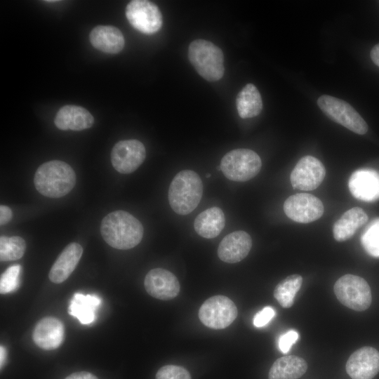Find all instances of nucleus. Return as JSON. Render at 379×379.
Returning <instances> with one entry per match:
<instances>
[{"label":"nucleus","instance_id":"f257e3e1","mask_svg":"<svg viewBox=\"0 0 379 379\" xmlns=\"http://www.w3.org/2000/svg\"><path fill=\"white\" fill-rule=\"evenodd\" d=\"M100 233L110 246L128 250L140 244L144 233L141 222L131 213L124 211H115L103 218Z\"/></svg>","mask_w":379,"mask_h":379},{"label":"nucleus","instance_id":"f03ea898","mask_svg":"<svg viewBox=\"0 0 379 379\" xmlns=\"http://www.w3.org/2000/svg\"><path fill=\"white\" fill-rule=\"evenodd\" d=\"M34 183L36 190L50 198H59L67 194L74 187L76 175L67 163L52 160L41 164L36 170Z\"/></svg>","mask_w":379,"mask_h":379},{"label":"nucleus","instance_id":"7ed1b4c3","mask_svg":"<svg viewBox=\"0 0 379 379\" xmlns=\"http://www.w3.org/2000/svg\"><path fill=\"white\" fill-rule=\"evenodd\" d=\"M199 175L191 170L178 173L171 181L168 193L171 208L179 215H187L199 205L203 194Z\"/></svg>","mask_w":379,"mask_h":379},{"label":"nucleus","instance_id":"20e7f679","mask_svg":"<svg viewBox=\"0 0 379 379\" xmlns=\"http://www.w3.org/2000/svg\"><path fill=\"white\" fill-rule=\"evenodd\" d=\"M189 60L198 74L208 81H217L224 75V55L221 49L211 41L197 39L188 48Z\"/></svg>","mask_w":379,"mask_h":379},{"label":"nucleus","instance_id":"39448f33","mask_svg":"<svg viewBox=\"0 0 379 379\" xmlns=\"http://www.w3.org/2000/svg\"><path fill=\"white\" fill-rule=\"evenodd\" d=\"M220 169L229 180L245 182L258 174L262 161L259 155L249 149H235L222 159Z\"/></svg>","mask_w":379,"mask_h":379},{"label":"nucleus","instance_id":"423d86ee","mask_svg":"<svg viewBox=\"0 0 379 379\" xmlns=\"http://www.w3.org/2000/svg\"><path fill=\"white\" fill-rule=\"evenodd\" d=\"M333 290L343 305L355 311L366 310L371 304L370 286L361 277L345 274L336 281Z\"/></svg>","mask_w":379,"mask_h":379},{"label":"nucleus","instance_id":"0eeeda50","mask_svg":"<svg viewBox=\"0 0 379 379\" xmlns=\"http://www.w3.org/2000/svg\"><path fill=\"white\" fill-rule=\"evenodd\" d=\"M317 105L330 119L351 131L359 135L367 132L366 122L347 102L331 95H323L318 98Z\"/></svg>","mask_w":379,"mask_h":379},{"label":"nucleus","instance_id":"6e6552de","mask_svg":"<svg viewBox=\"0 0 379 379\" xmlns=\"http://www.w3.org/2000/svg\"><path fill=\"white\" fill-rule=\"evenodd\" d=\"M237 308L234 302L224 295L208 298L200 307L199 317L201 323L213 329L229 326L237 318Z\"/></svg>","mask_w":379,"mask_h":379},{"label":"nucleus","instance_id":"1a4fd4ad","mask_svg":"<svg viewBox=\"0 0 379 379\" xmlns=\"http://www.w3.org/2000/svg\"><path fill=\"white\" fill-rule=\"evenodd\" d=\"M126 16L131 25L143 34H154L162 26L161 11L155 4L149 1H130L126 8Z\"/></svg>","mask_w":379,"mask_h":379},{"label":"nucleus","instance_id":"9d476101","mask_svg":"<svg viewBox=\"0 0 379 379\" xmlns=\"http://www.w3.org/2000/svg\"><path fill=\"white\" fill-rule=\"evenodd\" d=\"M284 211L292 220L299 223H309L322 216L324 207L317 197L307 193H298L286 199Z\"/></svg>","mask_w":379,"mask_h":379},{"label":"nucleus","instance_id":"9b49d317","mask_svg":"<svg viewBox=\"0 0 379 379\" xmlns=\"http://www.w3.org/2000/svg\"><path fill=\"white\" fill-rule=\"evenodd\" d=\"M145 156L144 145L138 140L130 139L117 142L110 157L114 168L120 173L128 174L135 171L142 164Z\"/></svg>","mask_w":379,"mask_h":379},{"label":"nucleus","instance_id":"f8f14e48","mask_svg":"<svg viewBox=\"0 0 379 379\" xmlns=\"http://www.w3.org/2000/svg\"><path fill=\"white\" fill-rule=\"evenodd\" d=\"M326 175L323 164L312 156L302 157L293 169L290 175L291 185L300 190H313L322 182Z\"/></svg>","mask_w":379,"mask_h":379},{"label":"nucleus","instance_id":"ddd939ff","mask_svg":"<svg viewBox=\"0 0 379 379\" xmlns=\"http://www.w3.org/2000/svg\"><path fill=\"white\" fill-rule=\"evenodd\" d=\"M144 286L148 294L162 300L175 298L180 291L177 277L163 268H154L149 271L145 277Z\"/></svg>","mask_w":379,"mask_h":379},{"label":"nucleus","instance_id":"4468645a","mask_svg":"<svg viewBox=\"0 0 379 379\" xmlns=\"http://www.w3.org/2000/svg\"><path fill=\"white\" fill-rule=\"evenodd\" d=\"M345 368L352 379H373L379 372V352L372 347H361L350 355Z\"/></svg>","mask_w":379,"mask_h":379},{"label":"nucleus","instance_id":"2eb2a0df","mask_svg":"<svg viewBox=\"0 0 379 379\" xmlns=\"http://www.w3.org/2000/svg\"><path fill=\"white\" fill-rule=\"evenodd\" d=\"M352 195L363 201L379 200V173L371 168L358 169L352 173L348 181Z\"/></svg>","mask_w":379,"mask_h":379},{"label":"nucleus","instance_id":"dca6fc26","mask_svg":"<svg viewBox=\"0 0 379 379\" xmlns=\"http://www.w3.org/2000/svg\"><path fill=\"white\" fill-rule=\"evenodd\" d=\"M252 247L251 236L239 230L226 235L218 248L219 258L227 263H236L244 259Z\"/></svg>","mask_w":379,"mask_h":379},{"label":"nucleus","instance_id":"f3484780","mask_svg":"<svg viewBox=\"0 0 379 379\" xmlns=\"http://www.w3.org/2000/svg\"><path fill=\"white\" fill-rule=\"evenodd\" d=\"M65 328L62 321L53 317L41 319L35 326L32 339L40 348L46 350L57 349L62 343Z\"/></svg>","mask_w":379,"mask_h":379},{"label":"nucleus","instance_id":"a211bd4d","mask_svg":"<svg viewBox=\"0 0 379 379\" xmlns=\"http://www.w3.org/2000/svg\"><path fill=\"white\" fill-rule=\"evenodd\" d=\"M83 253L82 246L76 242L68 244L59 255L49 273V279L55 284L65 281L72 273Z\"/></svg>","mask_w":379,"mask_h":379},{"label":"nucleus","instance_id":"6ab92c4d","mask_svg":"<svg viewBox=\"0 0 379 379\" xmlns=\"http://www.w3.org/2000/svg\"><path fill=\"white\" fill-rule=\"evenodd\" d=\"M93 122V115L86 109L73 105L61 107L54 119L56 127L63 131H82L91 128Z\"/></svg>","mask_w":379,"mask_h":379},{"label":"nucleus","instance_id":"aec40b11","mask_svg":"<svg viewBox=\"0 0 379 379\" xmlns=\"http://www.w3.org/2000/svg\"><path fill=\"white\" fill-rule=\"evenodd\" d=\"M92 46L106 53L115 54L122 51L125 40L121 32L111 25H98L90 33Z\"/></svg>","mask_w":379,"mask_h":379},{"label":"nucleus","instance_id":"412c9836","mask_svg":"<svg viewBox=\"0 0 379 379\" xmlns=\"http://www.w3.org/2000/svg\"><path fill=\"white\" fill-rule=\"evenodd\" d=\"M368 220L367 214L359 207H354L345 211L334 223L333 234L338 241L350 239L357 230L365 225Z\"/></svg>","mask_w":379,"mask_h":379},{"label":"nucleus","instance_id":"4be33fe9","mask_svg":"<svg viewBox=\"0 0 379 379\" xmlns=\"http://www.w3.org/2000/svg\"><path fill=\"white\" fill-rule=\"evenodd\" d=\"M225 224V218L222 210L214 206L202 211L197 216L194 227L199 236L206 239H213L220 234Z\"/></svg>","mask_w":379,"mask_h":379},{"label":"nucleus","instance_id":"5701e85b","mask_svg":"<svg viewBox=\"0 0 379 379\" xmlns=\"http://www.w3.org/2000/svg\"><path fill=\"white\" fill-rule=\"evenodd\" d=\"M307 362L301 357L288 355L277 359L272 365L268 379H297L305 373Z\"/></svg>","mask_w":379,"mask_h":379},{"label":"nucleus","instance_id":"b1692460","mask_svg":"<svg viewBox=\"0 0 379 379\" xmlns=\"http://www.w3.org/2000/svg\"><path fill=\"white\" fill-rule=\"evenodd\" d=\"M101 299L95 295L75 293L70 301L69 314L76 317L81 324L87 325L95 319V311Z\"/></svg>","mask_w":379,"mask_h":379},{"label":"nucleus","instance_id":"393cba45","mask_svg":"<svg viewBox=\"0 0 379 379\" xmlns=\"http://www.w3.org/2000/svg\"><path fill=\"white\" fill-rule=\"evenodd\" d=\"M236 106L239 117L242 119L258 116L262 109L260 93L253 84H246L238 93Z\"/></svg>","mask_w":379,"mask_h":379},{"label":"nucleus","instance_id":"a878e982","mask_svg":"<svg viewBox=\"0 0 379 379\" xmlns=\"http://www.w3.org/2000/svg\"><path fill=\"white\" fill-rule=\"evenodd\" d=\"M302 284V277L298 274H292L280 281L274 290V297L284 308L291 307L296 293Z\"/></svg>","mask_w":379,"mask_h":379},{"label":"nucleus","instance_id":"bb28decb","mask_svg":"<svg viewBox=\"0 0 379 379\" xmlns=\"http://www.w3.org/2000/svg\"><path fill=\"white\" fill-rule=\"evenodd\" d=\"M26 249L25 240L18 236L0 237V260L2 262L21 258Z\"/></svg>","mask_w":379,"mask_h":379},{"label":"nucleus","instance_id":"cd10ccee","mask_svg":"<svg viewBox=\"0 0 379 379\" xmlns=\"http://www.w3.org/2000/svg\"><path fill=\"white\" fill-rule=\"evenodd\" d=\"M361 243L370 255L379 258V218L366 225L361 236Z\"/></svg>","mask_w":379,"mask_h":379},{"label":"nucleus","instance_id":"c85d7f7f","mask_svg":"<svg viewBox=\"0 0 379 379\" xmlns=\"http://www.w3.org/2000/svg\"><path fill=\"white\" fill-rule=\"evenodd\" d=\"M21 266L14 265L7 268L1 275L0 293L7 294L15 291L20 284Z\"/></svg>","mask_w":379,"mask_h":379},{"label":"nucleus","instance_id":"c756f323","mask_svg":"<svg viewBox=\"0 0 379 379\" xmlns=\"http://www.w3.org/2000/svg\"><path fill=\"white\" fill-rule=\"evenodd\" d=\"M156 379H192L190 373L183 367L166 365L159 369Z\"/></svg>","mask_w":379,"mask_h":379},{"label":"nucleus","instance_id":"7c9ffc66","mask_svg":"<svg viewBox=\"0 0 379 379\" xmlns=\"http://www.w3.org/2000/svg\"><path fill=\"white\" fill-rule=\"evenodd\" d=\"M275 316V310L270 306L265 307L257 312L253 320V325L256 327H262L267 325Z\"/></svg>","mask_w":379,"mask_h":379},{"label":"nucleus","instance_id":"2f4dec72","mask_svg":"<svg viewBox=\"0 0 379 379\" xmlns=\"http://www.w3.org/2000/svg\"><path fill=\"white\" fill-rule=\"evenodd\" d=\"M299 337L298 333L295 330H289L282 334L279 339V347L282 353H287L292 345L296 343Z\"/></svg>","mask_w":379,"mask_h":379},{"label":"nucleus","instance_id":"473e14b6","mask_svg":"<svg viewBox=\"0 0 379 379\" xmlns=\"http://www.w3.org/2000/svg\"><path fill=\"white\" fill-rule=\"evenodd\" d=\"M12 211L11 209L6 206L1 205L0 206V224L4 225L8 222L12 218Z\"/></svg>","mask_w":379,"mask_h":379},{"label":"nucleus","instance_id":"72a5a7b5","mask_svg":"<svg viewBox=\"0 0 379 379\" xmlns=\"http://www.w3.org/2000/svg\"><path fill=\"white\" fill-rule=\"evenodd\" d=\"M65 379H98V378L91 373L87 371H79L70 374Z\"/></svg>","mask_w":379,"mask_h":379},{"label":"nucleus","instance_id":"f704fd0d","mask_svg":"<svg viewBox=\"0 0 379 379\" xmlns=\"http://www.w3.org/2000/svg\"><path fill=\"white\" fill-rule=\"evenodd\" d=\"M371 58L374 64L379 67V44L374 46L371 49Z\"/></svg>","mask_w":379,"mask_h":379},{"label":"nucleus","instance_id":"c9c22d12","mask_svg":"<svg viewBox=\"0 0 379 379\" xmlns=\"http://www.w3.org/2000/svg\"><path fill=\"white\" fill-rule=\"evenodd\" d=\"M6 351L4 348V347L1 346L0 347V365L1 368H2L5 361H6Z\"/></svg>","mask_w":379,"mask_h":379}]
</instances>
